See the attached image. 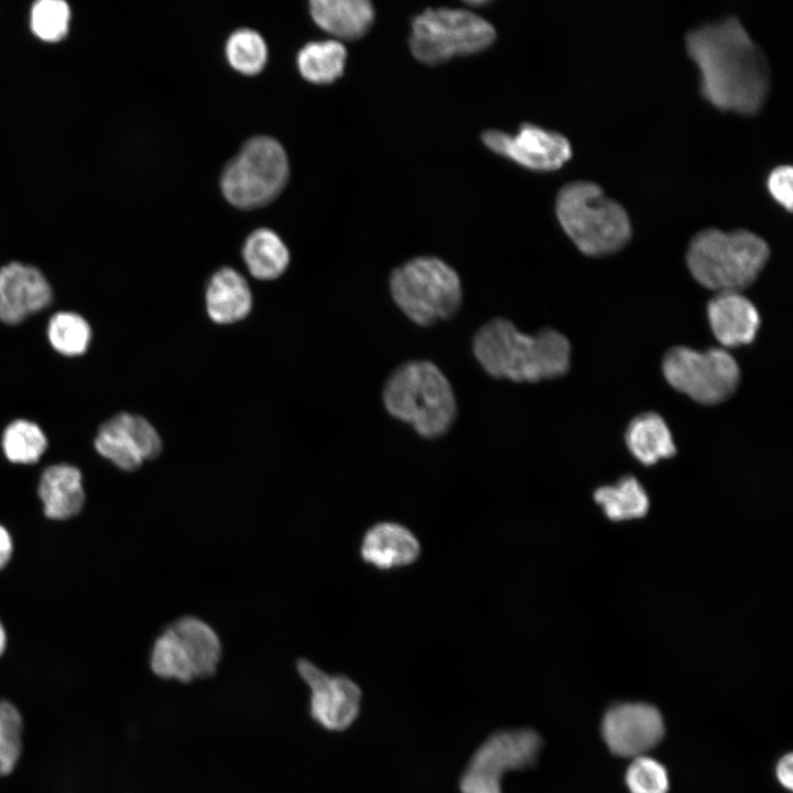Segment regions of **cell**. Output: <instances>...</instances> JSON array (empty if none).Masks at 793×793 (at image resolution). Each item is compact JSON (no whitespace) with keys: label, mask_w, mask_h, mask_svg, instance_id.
Wrapping results in <instances>:
<instances>
[{"label":"cell","mask_w":793,"mask_h":793,"mask_svg":"<svg viewBox=\"0 0 793 793\" xmlns=\"http://www.w3.org/2000/svg\"><path fill=\"white\" fill-rule=\"evenodd\" d=\"M220 654L216 632L200 619L183 617L156 639L150 664L159 677L188 683L214 675Z\"/></svg>","instance_id":"obj_9"},{"label":"cell","mask_w":793,"mask_h":793,"mask_svg":"<svg viewBox=\"0 0 793 793\" xmlns=\"http://www.w3.org/2000/svg\"><path fill=\"white\" fill-rule=\"evenodd\" d=\"M12 554V541L9 532L0 525V569L9 562Z\"/></svg>","instance_id":"obj_34"},{"label":"cell","mask_w":793,"mask_h":793,"mask_svg":"<svg viewBox=\"0 0 793 793\" xmlns=\"http://www.w3.org/2000/svg\"><path fill=\"white\" fill-rule=\"evenodd\" d=\"M389 290L399 309L420 326L452 318L463 303L458 272L432 256L415 257L394 268Z\"/></svg>","instance_id":"obj_6"},{"label":"cell","mask_w":793,"mask_h":793,"mask_svg":"<svg viewBox=\"0 0 793 793\" xmlns=\"http://www.w3.org/2000/svg\"><path fill=\"white\" fill-rule=\"evenodd\" d=\"M23 717L9 700H0V778L12 773L23 750Z\"/></svg>","instance_id":"obj_29"},{"label":"cell","mask_w":793,"mask_h":793,"mask_svg":"<svg viewBox=\"0 0 793 793\" xmlns=\"http://www.w3.org/2000/svg\"><path fill=\"white\" fill-rule=\"evenodd\" d=\"M289 161L283 146L273 138L249 139L226 165L220 187L226 199L242 209L272 202L289 178Z\"/></svg>","instance_id":"obj_7"},{"label":"cell","mask_w":793,"mask_h":793,"mask_svg":"<svg viewBox=\"0 0 793 793\" xmlns=\"http://www.w3.org/2000/svg\"><path fill=\"white\" fill-rule=\"evenodd\" d=\"M793 170L789 164H781L771 170L767 178L768 191L772 197L787 210L792 209Z\"/></svg>","instance_id":"obj_32"},{"label":"cell","mask_w":793,"mask_h":793,"mask_svg":"<svg viewBox=\"0 0 793 793\" xmlns=\"http://www.w3.org/2000/svg\"><path fill=\"white\" fill-rule=\"evenodd\" d=\"M662 371L675 390L705 405L727 400L740 381L736 359L717 347L699 351L675 346L664 355Z\"/></svg>","instance_id":"obj_10"},{"label":"cell","mask_w":793,"mask_h":793,"mask_svg":"<svg viewBox=\"0 0 793 793\" xmlns=\"http://www.w3.org/2000/svg\"><path fill=\"white\" fill-rule=\"evenodd\" d=\"M242 257L252 276L274 280L290 263V252L282 239L271 229L252 231L245 241Z\"/></svg>","instance_id":"obj_24"},{"label":"cell","mask_w":793,"mask_h":793,"mask_svg":"<svg viewBox=\"0 0 793 793\" xmlns=\"http://www.w3.org/2000/svg\"><path fill=\"white\" fill-rule=\"evenodd\" d=\"M39 496L47 518L66 520L77 515L85 503L80 471L68 464L50 466L41 476Z\"/></svg>","instance_id":"obj_18"},{"label":"cell","mask_w":793,"mask_h":793,"mask_svg":"<svg viewBox=\"0 0 793 793\" xmlns=\"http://www.w3.org/2000/svg\"><path fill=\"white\" fill-rule=\"evenodd\" d=\"M297 671L311 688V715L324 728L347 729L358 717L361 691L350 678L330 676L307 660L297 661Z\"/></svg>","instance_id":"obj_15"},{"label":"cell","mask_w":793,"mask_h":793,"mask_svg":"<svg viewBox=\"0 0 793 793\" xmlns=\"http://www.w3.org/2000/svg\"><path fill=\"white\" fill-rule=\"evenodd\" d=\"M226 57L233 69L256 75L267 63L268 48L263 37L254 30L239 29L226 42Z\"/></svg>","instance_id":"obj_28"},{"label":"cell","mask_w":793,"mask_h":793,"mask_svg":"<svg viewBox=\"0 0 793 793\" xmlns=\"http://www.w3.org/2000/svg\"><path fill=\"white\" fill-rule=\"evenodd\" d=\"M52 287L32 265L11 262L0 268V321L15 325L52 303Z\"/></svg>","instance_id":"obj_16"},{"label":"cell","mask_w":793,"mask_h":793,"mask_svg":"<svg viewBox=\"0 0 793 793\" xmlns=\"http://www.w3.org/2000/svg\"><path fill=\"white\" fill-rule=\"evenodd\" d=\"M555 207L563 230L587 256L613 253L630 239L626 209L594 182L567 183L560 189Z\"/></svg>","instance_id":"obj_5"},{"label":"cell","mask_w":793,"mask_h":793,"mask_svg":"<svg viewBox=\"0 0 793 793\" xmlns=\"http://www.w3.org/2000/svg\"><path fill=\"white\" fill-rule=\"evenodd\" d=\"M363 560L380 568L413 563L420 555V544L406 528L382 522L372 526L361 544Z\"/></svg>","instance_id":"obj_19"},{"label":"cell","mask_w":793,"mask_h":793,"mask_svg":"<svg viewBox=\"0 0 793 793\" xmlns=\"http://www.w3.org/2000/svg\"><path fill=\"white\" fill-rule=\"evenodd\" d=\"M686 48L700 73V91L714 106L753 113L770 86L767 57L732 15L689 30Z\"/></svg>","instance_id":"obj_1"},{"label":"cell","mask_w":793,"mask_h":793,"mask_svg":"<svg viewBox=\"0 0 793 793\" xmlns=\"http://www.w3.org/2000/svg\"><path fill=\"white\" fill-rule=\"evenodd\" d=\"M309 12L318 26L345 40L362 36L374 18L373 7L367 0H313Z\"/></svg>","instance_id":"obj_22"},{"label":"cell","mask_w":793,"mask_h":793,"mask_svg":"<svg viewBox=\"0 0 793 793\" xmlns=\"http://www.w3.org/2000/svg\"><path fill=\"white\" fill-rule=\"evenodd\" d=\"M6 457L15 464H34L44 454L47 439L37 424L28 420L11 422L2 434Z\"/></svg>","instance_id":"obj_26"},{"label":"cell","mask_w":793,"mask_h":793,"mask_svg":"<svg viewBox=\"0 0 793 793\" xmlns=\"http://www.w3.org/2000/svg\"><path fill=\"white\" fill-rule=\"evenodd\" d=\"M495 37L493 26L471 11L427 9L413 19L410 48L419 61L437 64L482 51Z\"/></svg>","instance_id":"obj_8"},{"label":"cell","mask_w":793,"mask_h":793,"mask_svg":"<svg viewBox=\"0 0 793 793\" xmlns=\"http://www.w3.org/2000/svg\"><path fill=\"white\" fill-rule=\"evenodd\" d=\"M471 350L487 374L518 383L555 379L571 366V344L565 335L553 328L524 334L503 317L478 328Z\"/></svg>","instance_id":"obj_2"},{"label":"cell","mask_w":793,"mask_h":793,"mask_svg":"<svg viewBox=\"0 0 793 793\" xmlns=\"http://www.w3.org/2000/svg\"><path fill=\"white\" fill-rule=\"evenodd\" d=\"M710 329L724 347L750 344L759 329L760 315L741 292L716 293L707 304Z\"/></svg>","instance_id":"obj_17"},{"label":"cell","mask_w":793,"mask_h":793,"mask_svg":"<svg viewBox=\"0 0 793 793\" xmlns=\"http://www.w3.org/2000/svg\"><path fill=\"white\" fill-rule=\"evenodd\" d=\"M97 452L126 471L138 469L146 459L155 458L162 442L149 421L137 414L118 413L98 430Z\"/></svg>","instance_id":"obj_14"},{"label":"cell","mask_w":793,"mask_h":793,"mask_svg":"<svg viewBox=\"0 0 793 793\" xmlns=\"http://www.w3.org/2000/svg\"><path fill=\"white\" fill-rule=\"evenodd\" d=\"M382 403L394 419L410 424L424 438H437L457 417V401L444 372L430 360L398 366L382 389Z\"/></svg>","instance_id":"obj_3"},{"label":"cell","mask_w":793,"mask_h":793,"mask_svg":"<svg viewBox=\"0 0 793 793\" xmlns=\"http://www.w3.org/2000/svg\"><path fill=\"white\" fill-rule=\"evenodd\" d=\"M768 243L748 229L707 228L691 240L687 267L703 286L720 292H740L751 285L768 261Z\"/></svg>","instance_id":"obj_4"},{"label":"cell","mask_w":793,"mask_h":793,"mask_svg":"<svg viewBox=\"0 0 793 793\" xmlns=\"http://www.w3.org/2000/svg\"><path fill=\"white\" fill-rule=\"evenodd\" d=\"M206 309L217 324H231L245 318L252 306V296L245 278L231 268H221L206 287Z\"/></svg>","instance_id":"obj_20"},{"label":"cell","mask_w":793,"mask_h":793,"mask_svg":"<svg viewBox=\"0 0 793 793\" xmlns=\"http://www.w3.org/2000/svg\"><path fill=\"white\" fill-rule=\"evenodd\" d=\"M593 499L612 522L642 519L650 510V497L633 475H623L615 484L598 486Z\"/></svg>","instance_id":"obj_23"},{"label":"cell","mask_w":793,"mask_h":793,"mask_svg":"<svg viewBox=\"0 0 793 793\" xmlns=\"http://www.w3.org/2000/svg\"><path fill=\"white\" fill-rule=\"evenodd\" d=\"M601 735L609 750L620 757L637 758L654 748L664 735V721L653 705L623 703L607 710Z\"/></svg>","instance_id":"obj_12"},{"label":"cell","mask_w":793,"mask_h":793,"mask_svg":"<svg viewBox=\"0 0 793 793\" xmlns=\"http://www.w3.org/2000/svg\"><path fill=\"white\" fill-rule=\"evenodd\" d=\"M630 793H667L669 775L663 764L648 756L632 759L626 771Z\"/></svg>","instance_id":"obj_31"},{"label":"cell","mask_w":793,"mask_h":793,"mask_svg":"<svg viewBox=\"0 0 793 793\" xmlns=\"http://www.w3.org/2000/svg\"><path fill=\"white\" fill-rule=\"evenodd\" d=\"M47 337L57 352L73 357L87 350L91 330L87 321L79 314L59 312L54 314L48 322Z\"/></svg>","instance_id":"obj_27"},{"label":"cell","mask_w":793,"mask_h":793,"mask_svg":"<svg viewBox=\"0 0 793 793\" xmlns=\"http://www.w3.org/2000/svg\"><path fill=\"white\" fill-rule=\"evenodd\" d=\"M624 443L632 457L643 466L672 458L677 452L666 422L654 412L641 413L630 421Z\"/></svg>","instance_id":"obj_21"},{"label":"cell","mask_w":793,"mask_h":793,"mask_svg":"<svg viewBox=\"0 0 793 793\" xmlns=\"http://www.w3.org/2000/svg\"><path fill=\"white\" fill-rule=\"evenodd\" d=\"M533 729H502L492 732L474 752L459 779L461 793H502L506 773L533 767L542 749Z\"/></svg>","instance_id":"obj_11"},{"label":"cell","mask_w":793,"mask_h":793,"mask_svg":"<svg viewBox=\"0 0 793 793\" xmlns=\"http://www.w3.org/2000/svg\"><path fill=\"white\" fill-rule=\"evenodd\" d=\"M6 644H7V636H6L4 628H3L2 623L0 622V656L2 655V653L6 650Z\"/></svg>","instance_id":"obj_35"},{"label":"cell","mask_w":793,"mask_h":793,"mask_svg":"<svg viewBox=\"0 0 793 793\" xmlns=\"http://www.w3.org/2000/svg\"><path fill=\"white\" fill-rule=\"evenodd\" d=\"M70 9L64 1L41 0L30 12V26L40 40L55 43L63 40L69 30Z\"/></svg>","instance_id":"obj_30"},{"label":"cell","mask_w":793,"mask_h":793,"mask_svg":"<svg viewBox=\"0 0 793 793\" xmlns=\"http://www.w3.org/2000/svg\"><path fill=\"white\" fill-rule=\"evenodd\" d=\"M775 774L779 782L792 790L793 786V757L791 753L783 756L776 763Z\"/></svg>","instance_id":"obj_33"},{"label":"cell","mask_w":793,"mask_h":793,"mask_svg":"<svg viewBox=\"0 0 793 793\" xmlns=\"http://www.w3.org/2000/svg\"><path fill=\"white\" fill-rule=\"evenodd\" d=\"M484 143L496 153L536 171L555 170L572 155L565 135L542 127L524 123L514 135L498 130L482 133Z\"/></svg>","instance_id":"obj_13"},{"label":"cell","mask_w":793,"mask_h":793,"mask_svg":"<svg viewBox=\"0 0 793 793\" xmlns=\"http://www.w3.org/2000/svg\"><path fill=\"white\" fill-rule=\"evenodd\" d=\"M346 48L336 40L311 42L297 53L296 63L301 75L314 84H328L344 72Z\"/></svg>","instance_id":"obj_25"}]
</instances>
